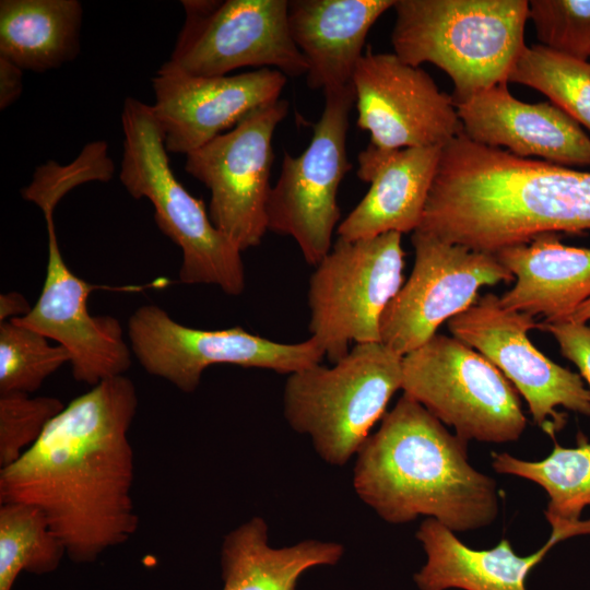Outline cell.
<instances>
[{
	"label": "cell",
	"instance_id": "cell-23",
	"mask_svg": "<svg viewBox=\"0 0 590 590\" xmlns=\"http://www.w3.org/2000/svg\"><path fill=\"white\" fill-rule=\"evenodd\" d=\"M343 553L342 544L320 540L272 547L268 523L256 516L224 536L221 547L223 590H296L305 571L335 565Z\"/></svg>",
	"mask_w": 590,
	"mask_h": 590
},
{
	"label": "cell",
	"instance_id": "cell-8",
	"mask_svg": "<svg viewBox=\"0 0 590 590\" xmlns=\"http://www.w3.org/2000/svg\"><path fill=\"white\" fill-rule=\"evenodd\" d=\"M400 233L347 240L338 237L308 286L309 332L333 364L355 342H380V319L403 285Z\"/></svg>",
	"mask_w": 590,
	"mask_h": 590
},
{
	"label": "cell",
	"instance_id": "cell-7",
	"mask_svg": "<svg viewBox=\"0 0 590 590\" xmlns=\"http://www.w3.org/2000/svg\"><path fill=\"white\" fill-rule=\"evenodd\" d=\"M401 390L467 441L511 442L527 427L516 388L455 337L437 333L402 356Z\"/></svg>",
	"mask_w": 590,
	"mask_h": 590
},
{
	"label": "cell",
	"instance_id": "cell-26",
	"mask_svg": "<svg viewBox=\"0 0 590 590\" xmlns=\"http://www.w3.org/2000/svg\"><path fill=\"white\" fill-rule=\"evenodd\" d=\"M67 555L44 512L21 503L0 504V590H11L21 571L55 570Z\"/></svg>",
	"mask_w": 590,
	"mask_h": 590
},
{
	"label": "cell",
	"instance_id": "cell-3",
	"mask_svg": "<svg viewBox=\"0 0 590 590\" xmlns=\"http://www.w3.org/2000/svg\"><path fill=\"white\" fill-rule=\"evenodd\" d=\"M468 442L403 393L358 449L354 491L391 524L426 516L455 533L487 527L499 515V492L470 464Z\"/></svg>",
	"mask_w": 590,
	"mask_h": 590
},
{
	"label": "cell",
	"instance_id": "cell-30",
	"mask_svg": "<svg viewBox=\"0 0 590 590\" xmlns=\"http://www.w3.org/2000/svg\"><path fill=\"white\" fill-rule=\"evenodd\" d=\"M532 20L540 45L573 59L590 58V0H532Z\"/></svg>",
	"mask_w": 590,
	"mask_h": 590
},
{
	"label": "cell",
	"instance_id": "cell-32",
	"mask_svg": "<svg viewBox=\"0 0 590 590\" xmlns=\"http://www.w3.org/2000/svg\"><path fill=\"white\" fill-rule=\"evenodd\" d=\"M536 329L553 335L562 355L577 366L590 391V324L570 320L541 321Z\"/></svg>",
	"mask_w": 590,
	"mask_h": 590
},
{
	"label": "cell",
	"instance_id": "cell-29",
	"mask_svg": "<svg viewBox=\"0 0 590 590\" xmlns=\"http://www.w3.org/2000/svg\"><path fill=\"white\" fill-rule=\"evenodd\" d=\"M115 164L105 141L87 143L69 164L47 161L36 168L32 181L21 189L24 200L35 203L43 212L55 211L59 201L75 187L90 181H109Z\"/></svg>",
	"mask_w": 590,
	"mask_h": 590
},
{
	"label": "cell",
	"instance_id": "cell-6",
	"mask_svg": "<svg viewBox=\"0 0 590 590\" xmlns=\"http://www.w3.org/2000/svg\"><path fill=\"white\" fill-rule=\"evenodd\" d=\"M402 356L381 342L355 344L330 367L288 375L283 411L288 425L309 436L318 456L344 465L357 453L401 389Z\"/></svg>",
	"mask_w": 590,
	"mask_h": 590
},
{
	"label": "cell",
	"instance_id": "cell-18",
	"mask_svg": "<svg viewBox=\"0 0 590 590\" xmlns=\"http://www.w3.org/2000/svg\"><path fill=\"white\" fill-rule=\"evenodd\" d=\"M455 104L463 133L476 143L560 166H590V137L552 102L524 103L499 83Z\"/></svg>",
	"mask_w": 590,
	"mask_h": 590
},
{
	"label": "cell",
	"instance_id": "cell-10",
	"mask_svg": "<svg viewBox=\"0 0 590 590\" xmlns=\"http://www.w3.org/2000/svg\"><path fill=\"white\" fill-rule=\"evenodd\" d=\"M185 22L165 63L196 76H221L244 67L307 73L288 26L287 0H182Z\"/></svg>",
	"mask_w": 590,
	"mask_h": 590
},
{
	"label": "cell",
	"instance_id": "cell-5",
	"mask_svg": "<svg viewBox=\"0 0 590 590\" xmlns=\"http://www.w3.org/2000/svg\"><path fill=\"white\" fill-rule=\"evenodd\" d=\"M121 125L120 181L131 197L152 203L156 225L181 249L180 282L216 285L227 295H240L246 284L243 251L215 227L202 200L176 178L152 106L127 97Z\"/></svg>",
	"mask_w": 590,
	"mask_h": 590
},
{
	"label": "cell",
	"instance_id": "cell-13",
	"mask_svg": "<svg viewBox=\"0 0 590 590\" xmlns=\"http://www.w3.org/2000/svg\"><path fill=\"white\" fill-rule=\"evenodd\" d=\"M287 110L285 99L264 105L186 155V173L211 192L212 223L241 251L258 246L268 232L272 138Z\"/></svg>",
	"mask_w": 590,
	"mask_h": 590
},
{
	"label": "cell",
	"instance_id": "cell-16",
	"mask_svg": "<svg viewBox=\"0 0 590 590\" xmlns=\"http://www.w3.org/2000/svg\"><path fill=\"white\" fill-rule=\"evenodd\" d=\"M51 212L44 213L48 235V261L44 285L31 311L12 319L66 349L76 381L92 387L122 376L131 365V352L119 320L92 316L87 298L97 287L75 275L62 258Z\"/></svg>",
	"mask_w": 590,
	"mask_h": 590
},
{
	"label": "cell",
	"instance_id": "cell-4",
	"mask_svg": "<svg viewBox=\"0 0 590 590\" xmlns=\"http://www.w3.org/2000/svg\"><path fill=\"white\" fill-rule=\"evenodd\" d=\"M394 55L429 62L453 83V102L508 83L524 47L526 0H396Z\"/></svg>",
	"mask_w": 590,
	"mask_h": 590
},
{
	"label": "cell",
	"instance_id": "cell-24",
	"mask_svg": "<svg viewBox=\"0 0 590 590\" xmlns=\"http://www.w3.org/2000/svg\"><path fill=\"white\" fill-rule=\"evenodd\" d=\"M83 7L78 0H1L0 57L45 72L80 50Z\"/></svg>",
	"mask_w": 590,
	"mask_h": 590
},
{
	"label": "cell",
	"instance_id": "cell-20",
	"mask_svg": "<svg viewBox=\"0 0 590 590\" xmlns=\"http://www.w3.org/2000/svg\"><path fill=\"white\" fill-rule=\"evenodd\" d=\"M394 2L288 1L290 33L307 62V85L323 92L352 85L369 30Z\"/></svg>",
	"mask_w": 590,
	"mask_h": 590
},
{
	"label": "cell",
	"instance_id": "cell-17",
	"mask_svg": "<svg viewBox=\"0 0 590 590\" xmlns=\"http://www.w3.org/2000/svg\"><path fill=\"white\" fill-rule=\"evenodd\" d=\"M285 84L286 75L276 69L196 76L163 63L152 79L151 106L167 152L187 155L280 99Z\"/></svg>",
	"mask_w": 590,
	"mask_h": 590
},
{
	"label": "cell",
	"instance_id": "cell-15",
	"mask_svg": "<svg viewBox=\"0 0 590 590\" xmlns=\"http://www.w3.org/2000/svg\"><path fill=\"white\" fill-rule=\"evenodd\" d=\"M353 86L357 126L381 150L442 148L463 132L452 96L394 54L362 56Z\"/></svg>",
	"mask_w": 590,
	"mask_h": 590
},
{
	"label": "cell",
	"instance_id": "cell-9",
	"mask_svg": "<svg viewBox=\"0 0 590 590\" xmlns=\"http://www.w3.org/2000/svg\"><path fill=\"white\" fill-rule=\"evenodd\" d=\"M312 138L298 156L283 153L280 177L267 203L268 231L291 236L305 261L317 266L331 250L340 219L338 190L352 165L346 138L354 86L329 90Z\"/></svg>",
	"mask_w": 590,
	"mask_h": 590
},
{
	"label": "cell",
	"instance_id": "cell-14",
	"mask_svg": "<svg viewBox=\"0 0 590 590\" xmlns=\"http://www.w3.org/2000/svg\"><path fill=\"white\" fill-rule=\"evenodd\" d=\"M533 317L505 308L487 293L448 321L452 337L486 357L526 400L533 422L555 440L566 424L559 409L590 416V391L582 377L540 352L528 332Z\"/></svg>",
	"mask_w": 590,
	"mask_h": 590
},
{
	"label": "cell",
	"instance_id": "cell-1",
	"mask_svg": "<svg viewBox=\"0 0 590 590\" xmlns=\"http://www.w3.org/2000/svg\"><path fill=\"white\" fill-rule=\"evenodd\" d=\"M138 409L131 379L101 381L73 399L15 462L0 469V504L40 509L70 559L95 560L139 528L129 429Z\"/></svg>",
	"mask_w": 590,
	"mask_h": 590
},
{
	"label": "cell",
	"instance_id": "cell-25",
	"mask_svg": "<svg viewBox=\"0 0 590 590\" xmlns=\"http://www.w3.org/2000/svg\"><path fill=\"white\" fill-rule=\"evenodd\" d=\"M492 467L499 474L531 481L545 491L548 502L544 515L551 531L590 535V519H581L590 506V441L585 437L576 447L555 441L551 453L538 461L493 452Z\"/></svg>",
	"mask_w": 590,
	"mask_h": 590
},
{
	"label": "cell",
	"instance_id": "cell-22",
	"mask_svg": "<svg viewBox=\"0 0 590 590\" xmlns=\"http://www.w3.org/2000/svg\"><path fill=\"white\" fill-rule=\"evenodd\" d=\"M415 536L426 554L413 577L420 590H527L533 568L553 546L575 535L551 531L544 545L527 556L518 555L508 539L492 548H472L433 518L420 524Z\"/></svg>",
	"mask_w": 590,
	"mask_h": 590
},
{
	"label": "cell",
	"instance_id": "cell-11",
	"mask_svg": "<svg viewBox=\"0 0 590 590\" xmlns=\"http://www.w3.org/2000/svg\"><path fill=\"white\" fill-rule=\"evenodd\" d=\"M128 335L132 352L150 375L188 393L198 388L203 371L212 365L228 364L291 375L320 364L324 356L311 338L298 343H281L241 327L191 328L153 304L143 305L131 315Z\"/></svg>",
	"mask_w": 590,
	"mask_h": 590
},
{
	"label": "cell",
	"instance_id": "cell-31",
	"mask_svg": "<svg viewBox=\"0 0 590 590\" xmlns=\"http://www.w3.org/2000/svg\"><path fill=\"white\" fill-rule=\"evenodd\" d=\"M63 408L54 397L0 393V469L12 464L30 449Z\"/></svg>",
	"mask_w": 590,
	"mask_h": 590
},
{
	"label": "cell",
	"instance_id": "cell-34",
	"mask_svg": "<svg viewBox=\"0 0 590 590\" xmlns=\"http://www.w3.org/2000/svg\"><path fill=\"white\" fill-rule=\"evenodd\" d=\"M31 309L26 298L17 292L0 295V322L24 317Z\"/></svg>",
	"mask_w": 590,
	"mask_h": 590
},
{
	"label": "cell",
	"instance_id": "cell-28",
	"mask_svg": "<svg viewBox=\"0 0 590 590\" xmlns=\"http://www.w3.org/2000/svg\"><path fill=\"white\" fill-rule=\"evenodd\" d=\"M47 340L12 321L0 322V393L35 392L48 376L70 363L68 351Z\"/></svg>",
	"mask_w": 590,
	"mask_h": 590
},
{
	"label": "cell",
	"instance_id": "cell-12",
	"mask_svg": "<svg viewBox=\"0 0 590 590\" xmlns=\"http://www.w3.org/2000/svg\"><path fill=\"white\" fill-rule=\"evenodd\" d=\"M411 239L412 272L380 319V342L400 356L425 344L441 323L474 305L482 287L515 279L493 253L422 231L413 232Z\"/></svg>",
	"mask_w": 590,
	"mask_h": 590
},
{
	"label": "cell",
	"instance_id": "cell-33",
	"mask_svg": "<svg viewBox=\"0 0 590 590\" xmlns=\"http://www.w3.org/2000/svg\"><path fill=\"white\" fill-rule=\"evenodd\" d=\"M23 69L0 57V109L15 103L23 92Z\"/></svg>",
	"mask_w": 590,
	"mask_h": 590
},
{
	"label": "cell",
	"instance_id": "cell-35",
	"mask_svg": "<svg viewBox=\"0 0 590 590\" xmlns=\"http://www.w3.org/2000/svg\"><path fill=\"white\" fill-rule=\"evenodd\" d=\"M568 320L583 323L590 321V299L583 303Z\"/></svg>",
	"mask_w": 590,
	"mask_h": 590
},
{
	"label": "cell",
	"instance_id": "cell-27",
	"mask_svg": "<svg viewBox=\"0 0 590 590\" xmlns=\"http://www.w3.org/2000/svg\"><path fill=\"white\" fill-rule=\"evenodd\" d=\"M508 82L530 86L590 130V62L542 45L526 46Z\"/></svg>",
	"mask_w": 590,
	"mask_h": 590
},
{
	"label": "cell",
	"instance_id": "cell-21",
	"mask_svg": "<svg viewBox=\"0 0 590 590\" xmlns=\"http://www.w3.org/2000/svg\"><path fill=\"white\" fill-rule=\"evenodd\" d=\"M494 255L516 279L499 296L507 309L558 322L590 299V248L563 245L558 234L546 233Z\"/></svg>",
	"mask_w": 590,
	"mask_h": 590
},
{
	"label": "cell",
	"instance_id": "cell-2",
	"mask_svg": "<svg viewBox=\"0 0 590 590\" xmlns=\"http://www.w3.org/2000/svg\"><path fill=\"white\" fill-rule=\"evenodd\" d=\"M590 229V172L470 140L441 149L416 231L475 251L496 253L546 233Z\"/></svg>",
	"mask_w": 590,
	"mask_h": 590
},
{
	"label": "cell",
	"instance_id": "cell-19",
	"mask_svg": "<svg viewBox=\"0 0 590 590\" xmlns=\"http://www.w3.org/2000/svg\"><path fill=\"white\" fill-rule=\"evenodd\" d=\"M442 148L381 150L369 143L358 154L357 177L370 187L338 226L347 240L415 232L423 219Z\"/></svg>",
	"mask_w": 590,
	"mask_h": 590
}]
</instances>
